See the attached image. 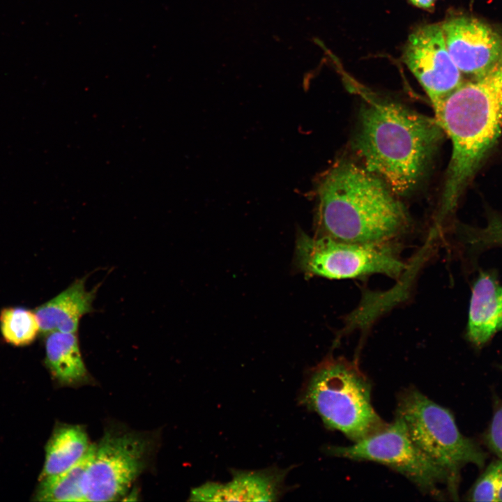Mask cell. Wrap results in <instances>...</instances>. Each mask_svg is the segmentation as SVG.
I'll return each mask as SVG.
<instances>
[{
  "instance_id": "obj_20",
  "label": "cell",
  "mask_w": 502,
  "mask_h": 502,
  "mask_svg": "<svg viewBox=\"0 0 502 502\" xmlns=\"http://www.w3.org/2000/svg\"><path fill=\"white\" fill-rule=\"evenodd\" d=\"M413 5L423 8L429 9L434 6L436 0H409Z\"/></svg>"
},
{
  "instance_id": "obj_15",
  "label": "cell",
  "mask_w": 502,
  "mask_h": 502,
  "mask_svg": "<svg viewBox=\"0 0 502 502\" xmlns=\"http://www.w3.org/2000/svg\"><path fill=\"white\" fill-rule=\"evenodd\" d=\"M45 364L62 385H77L88 379L77 333H48L45 340Z\"/></svg>"
},
{
  "instance_id": "obj_18",
  "label": "cell",
  "mask_w": 502,
  "mask_h": 502,
  "mask_svg": "<svg viewBox=\"0 0 502 502\" xmlns=\"http://www.w3.org/2000/svg\"><path fill=\"white\" fill-rule=\"evenodd\" d=\"M473 501L502 502V459L491 463L475 483L471 492Z\"/></svg>"
},
{
  "instance_id": "obj_11",
  "label": "cell",
  "mask_w": 502,
  "mask_h": 502,
  "mask_svg": "<svg viewBox=\"0 0 502 502\" xmlns=\"http://www.w3.org/2000/svg\"><path fill=\"white\" fill-rule=\"evenodd\" d=\"M288 470L232 471L227 483L209 482L192 490L193 501H273L284 491Z\"/></svg>"
},
{
  "instance_id": "obj_10",
  "label": "cell",
  "mask_w": 502,
  "mask_h": 502,
  "mask_svg": "<svg viewBox=\"0 0 502 502\" xmlns=\"http://www.w3.org/2000/svg\"><path fill=\"white\" fill-rule=\"evenodd\" d=\"M441 26L448 51L461 73L480 77L502 56L501 36L478 20L452 17Z\"/></svg>"
},
{
  "instance_id": "obj_13",
  "label": "cell",
  "mask_w": 502,
  "mask_h": 502,
  "mask_svg": "<svg viewBox=\"0 0 502 502\" xmlns=\"http://www.w3.org/2000/svg\"><path fill=\"white\" fill-rule=\"evenodd\" d=\"M85 282L84 277L76 280L34 310L42 333H77L81 318L93 310L97 291L96 287L88 291Z\"/></svg>"
},
{
  "instance_id": "obj_8",
  "label": "cell",
  "mask_w": 502,
  "mask_h": 502,
  "mask_svg": "<svg viewBox=\"0 0 502 502\" xmlns=\"http://www.w3.org/2000/svg\"><path fill=\"white\" fill-rule=\"evenodd\" d=\"M149 443L144 436L106 432L94 445L86 473L85 501H113L123 496L145 468Z\"/></svg>"
},
{
  "instance_id": "obj_12",
  "label": "cell",
  "mask_w": 502,
  "mask_h": 502,
  "mask_svg": "<svg viewBox=\"0 0 502 502\" xmlns=\"http://www.w3.org/2000/svg\"><path fill=\"white\" fill-rule=\"evenodd\" d=\"M501 330L502 285L496 273L481 271L471 288L466 337L473 345L481 347Z\"/></svg>"
},
{
  "instance_id": "obj_7",
  "label": "cell",
  "mask_w": 502,
  "mask_h": 502,
  "mask_svg": "<svg viewBox=\"0 0 502 502\" xmlns=\"http://www.w3.org/2000/svg\"><path fill=\"white\" fill-rule=\"evenodd\" d=\"M333 455L384 464L404 476L424 493L439 496L446 473L413 442L398 416L379 432L348 446L328 447Z\"/></svg>"
},
{
  "instance_id": "obj_9",
  "label": "cell",
  "mask_w": 502,
  "mask_h": 502,
  "mask_svg": "<svg viewBox=\"0 0 502 502\" xmlns=\"http://www.w3.org/2000/svg\"><path fill=\"white\" fill-rule=\"evenodd\" d=\"M403 59L434 109L463 82L462 73L448 51L439 24L416 29L409 36Z\"/></svg>"
},
{
  "instance_id": "obj_17",
  "label": "cell",
  "mask_w": 502,
  "mask_h": 502,
  "mask_svg": "<svg viewBox=\"0 0 502 502\" xmlns=\"http://www.w3.org/2000/svg\"><path fill=\"white\" fill-rule=\"evenodd\" d=\"M0 330L6 342L15 347L31 344L40 331L35 311L22 307L1 310Z\"/></svg>"
},
{
  "instance_id": "obj_3",
  "label": "cell",
  "mask_w": 502,
  "mask_h": 502,
  "mask_svg": "<svg viewBox=\"0 0 502 502\" xmlns=\"http://www.w3.org/2000/svg\"><path fill=\"white\" fill-rule=\"evenodd\" d=\"M452 143L438 219L456 208L463 190L502 131V56L485 75L472 78L434 109Z\"/></svg>"
},
{
  "instance_id": "obj_19",
  "label": "cell",
  "mask_w": 502,
  "mask_h": 502,
  "mask_svg": "<svg viewBox=\"0 0 502 502\" xmlns=\"http://www.w3.org/2000/svg\"><path fill=\"white\" fill-rule=\"evenodd\" d=\"M486 441L489 448L502 459V406L494 413L486 434Z\"/></svg>"
},
{
  "instance_id": "obj_21",
  "label": "cell",
  "mask_w": 502,
  "mask_h": 502,
  "mask_svg": "<svg viewBox=\"0 0 502 502\" xmlns=\"http://www.w3.org/2000/svg\"><path fill=\"white\" fill-rule=\"evenodd\" d=\"M501 368L502 369V365H501Z\"/></svg>"
},
{
  "instance_id": "obj_14",
  "label": "cell",
  "mask_w": 502,
  "mask_h": 502,
  "mask_svg": "<svg viewBox=\"0 0 502 502\" xmlns=\"http://www.w3.org/2000/svg\"><path fill=\"white\" fill-rule=\"evenodd\" d=\"M91 446L82 427L63 425L56 428L45 447L40 480L57 476L79 463Z\"/></svg>"
},
{
  "instance_id": "obj_16",
  "label": "cell",
  "mask_w": 502,
  "mask_h": 502,
  "mask_svg": "<svg viewBox=\"0 0 502 502\" xmlns=\"http://www.w3.org/2000/svg\"><path fill=\"white\" fill-rule=\"evenodd\" d=\"M94 450L92 445L85 457L71 469L52 478L40 480L35 500L54 502L85 501L84 485L86 473Z\"/></svg>"
},
{
  "instance_id": "obj_6",
  "label": "cell",
  "mask_w": 502,
  "mask_h": 502,
  "mask_svg": "<svg viewBox=\"0 0 502 502\" xmlns=\"http://www.w3.org/2000/svg\"><path fill=\"white\" fill-rule=\"evenodd\" d=\"M294 268L306 276L349 279L381 273L398 277L406 268L389 242L349 243L298 230Z\"/></svg>"
},
{
  "instance_id": "obj_5",
  "label": "cell",
  "mask_w": 502,
  "mask_h": 502,
  "mask_svg": "<svg viewBox=\"0 0 502 502\" xmlns=\"http://www.w3.org/2000/svg\"><path fill=\"white\" fill-rule=\"evenodd\" d=\"M396 416L402 420L416 446L446 473L452 496H457L464 466H483L484 452L460 432L452 414L419 390L410 388L400 393Z\"/></svg>"
},
{
  "instance_id": "obj_2",
  "label": "cell",
  "mask_w": 502,
  "mask_h": 502,
  "mask_svg": "<svg viewBox=\"0 0 502 502\" xmlns=\"http://www.w3.org/2000/svg\"><path fill=\"white\" fill-rule=\"evenodd\" d=\"M315 236L358 243L389 242L405 228L402 204L376 175L340 161L317 188Z\"/></svg>"
},
{
  "instance_id": "obj_1",
  "label": "cell",
  "mask_w": 502,
  "mask_h": 502,
  "mask_svg": "<svg viewBox=\"0 0 502 502\" xmlns=\"http://www.w3.org/2000/svg\"><path fill=\"white\" fill-rule=\"evenodd\" d=\"M353 145L365 168L405 195L422 177L441 139L432 119L395 102L367 96Z\"/></svg>"
},
{
  "instance_id": "obj_4",
  "label": "cell",
  "mask_w": 502,
  "mask_h": 502,
  "mask_svg": "<svg viewBox=\"0 0 502 502\" xmlns=\"http://www.w3.org/2000/svg\"><path fill=\"white\" fill-rule=\"evenodd\" d=\"M301 397L326 426L353 442L386 425L372 404L369 380L356 362L343 357H326L311 369Z\"/></svg>"
}]
</instances>
